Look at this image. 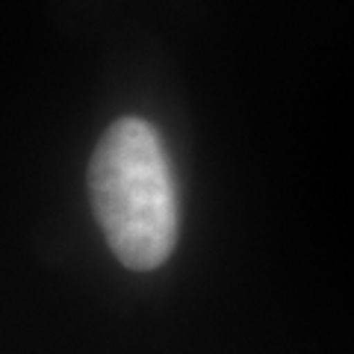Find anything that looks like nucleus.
Returning <instances> with one entry per match:
<instances>
[{
	"label": "nucleus",
	"instance_id": "1",
	"mask_svg": "<svg viewBox=\"0 0 354 354\" xmlns=\"http://www.w3.org/2000/svg\"><path fill=\"white\" fill-rule=\"evenodd\" d=\"M88 195L113 254L133 272L169 260L177 242V195L157 130L142 118H121L104 133Z\"/></svg>",
	"mask_w": 354,
	"mask_h": 354
}]
</instances>
